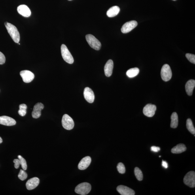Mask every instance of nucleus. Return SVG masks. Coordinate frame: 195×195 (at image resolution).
Listing matches in <instances>:
<instances>
[{
  "instance_id": "nucleus-7",
  "label": "nucleus",
  "mask_w": 195,
  "mask_h": 195,
  "mask_svg": "<svg viewBox=\"0 0 195 195\" xmlns=\"http://www.w3.org/2000/svg\"><path fill=\"white\" fill-rule=\"evenodd\" d=\"M62 125L64 128L67 130H71L74 127L73 120L70 116L65 114L63 116Z\"/></svg>"
},
{
  "instance_id": "nucleus-27",
  "label": "nucleus",
  "mask_w": 195,
  "mask_h": 195,
  "mask_svg": "<svg viewBox=\"0 0 195 195\" xmlns=\"http://www.w3.org/2000/svg\"><path fill=\"white\" fill-rule=\"evenodd\" d=\"M18 158L20 160V165L23 170H26L27 168V165L26 160L21 156H19Z\"/></svg>"
},
{
  "instance_id": "nucleus-3",
  "label": "nucleus",
  "mask_w": 195,
  "mask_h": 195,
  "mask_svg": "<svg viewBox=\"0 0 195 195\" xmlns=\"http://www.w3.org/2000/svg\"><path fill=\"white\" fill-rule=\"evenodd\" d=\"M61 56L64 60L69 64H72L74 62V59L73 56L69 52L67 47L63 44L61 47Z\"/></svg>"
},
{
  "instance_id": "nucleus-21",
  "label": "nucleus",
  "mask_w": 195,
  "mask_h": 195,
  "mask_svg": "<svg viewBox=\"0 0 195 195\" xmlns=\"http://www.w3.org/2000/svg\"><path fill=\"white\" fill-rule=\"evenodd\" d=\"M186 147L184 144L180 143L173 147L171 150V152L173 154H180L185 151Z\"/></svg>"
},
{
  "instance_id": "nucleus-29",
  "label": "nucleus",
  "mask_w": 195,
  "mask_h": 195,
  "mask_svg": "<svg viewBox=\"0 0 195 195\" xmlns=\"http://www.w3.org/2000/svg\"><path fill=\"white\" fill-rule=\"evenodd\" d=\"M118 172L121 174H124L126 172V168L124 165L122 163H118L117 166Z\"/></svg>"
},
{
  "instance_id": "nucleus-35",
  "label": "nucleus",
  "mask_w": 195,
  "mask_h": 195,
  "mask_svg": "<svg viewBox=\"0 0 195 195\" xmlns=\"http://www.w3.org/2000/svg\"><path fill=\"white\" fill-rule=\"evenodd\" d=\"M3 140L2 139V138L0 137V144L2 143Z\"/></svg>"
},
{
  "instance_id": "nucleus-36",
  "label": "nucleus",
  "mask_w": 195,
  "mask_h": 195,
  "mask_svg": "<svg viewBox=\"0 0 195 195\" xmlns=\"http://www.w3.org/2000/svg\"><path fill=\"white\" fill-rule=\"evenodd\" d=\"M173 1H176V0H173Z\"/></svg>"
},
{
  "instance_id": "nucleus-20",
  "label": "nucleus",
  "mask_w": 195,
  "mask_h": 195,
  "mask_svg": "<svg viewBox=\"0 0 195 195\" xmlns=\"http://www.w3.org/2000/svg\"><path fill=\"white\" fill-rule=\"evenodd\" d=\"M120 11V8L117 6L110 8L107 12V16L110 18L114 17L117 15Z\"/></svg>"
},
{
  "instance_id": "nucleus-37",
  "label": "nucleus",
  "mask_w": 195,
  "mask_h": 195,
  "mask_svg": "<svg viewBox=\"0 0 195 195\" xmlns=\"http://www.w3.org/2000/svg\"><path fill=\"white\" fill-rule=\"evenodd\" d=\"M69 1H71V0H69Z\"/></svg>"
},
{
  "instance_id": "nucleus-19",
  "label": "nucleus",
  "mask_w": 195,
  "mask_h": 195,
  "mask_svg": "<svg viewBox=\"0 0 195 195\" xmlns=\"http://www.w3.org/2000/svg\"><path fill=\"white\" fill-rule=\"evenodd\" d=\"M195 86V81L194 80H189L185 85V90L187 94L191 96Z\"/></svg>"
},
{
  "instance_id": "nucleus-2",
  "label": "nucleus",
  "mask_w": 195,
  "mask_h": 195,
  "mask_svg": "<svg viewBox=\"0 0 195 195\" xmlns=\"http://www.w3.org/2000/svg\"><path fill=\"white\" fill-rule=\"evenodd\" d=\"M91 186L89 183H81L76 187L75 192L78 194L81 195L88 194L91 190Z\"/></svg>"
},
{
  "instance_id": "nucleus-34",
  "label": "nucleus",
  "mask_w": 195,
  "mask_h": 195,
  "mask_svg": "<svg viewBox=\"0 0 195 195\" xmlns=\"http://www.w3.org/2000/svg\"><path fill=\"white\" fill-rule=\"evenodd\" d=\"M162 166L164 168H167L168 167V164L167 162L166 161L162 160Z\"/></svg>"
},
{
  "instance_id": "nucleus-12",
  "label": "nucleus",
  "mask_w": 195,
  "mask_h": 195,
  "mask_svg": "<svg viewBox=\"0 0 195 195\" xmlns=\"http://www.w3.org/2000/svg\"><path fill=\"white\" fill-rule=\"evenodd\" d=\"M16 123L15 120L9 116H0V124L7 126H14Z\"/></svg>"
},
{
  "instance_id": "nucleus-32",
  "label": "nucleus",
  "mask_w": 195,
  "mask_h": 195,
  "mask_svg": "<svg viewBox=\"0 0 195 195\" xmlns=\"http://www.w3.org/2000/svg\"><path fill=\"white\" fill-rule=\"evenodd\" d=\"M13 162L15 164V168L16 169H18L20 165V160H19V159H15L13 161Z\"/></svg>"
},
{
  "instance_id": "nucleus-26",
  "label": "nucleus",
  "mask_w": 195,
  "mask_h": 195,
  "mask_svg": "<svg viewBox=\"0 0 195 195\" xmlns=\"http://www.w3.org/2000/svg\"><path fill=\"white\" fill-rule=\"evenodd\" d=\"M134 172L135 177H136L137 179L139 181H142L143 179V175L140 169L138 168V167H135Z\"/></svg>"
},
{
  "instance_id": "nucleus-13",
  "label": "nucleus",
  "mask_w": 195,
  "mask_h": 195,
  "mask_svg": "<svg viewBox=\"0 0 195 195\" xmlns=\"http://www.w3.org/2000/svg\"><path fill=\"white\" fill-rule=\"evenodd\" d=\"M84 95L85 98L88 102L89 103L94 102L95 95L93 91L90 88L86 87L85 89Z\"/></svg>"
},
{
  "instance_id": "nucleus-17",
  "label": "nucleus",
  "mask_w": 195,
  "mask_h": 195,
  "mask_svg": "<svg viewBox=\"0 0 195 195\" xmlns=\"http://www.w3.org/2000/svg\"><path fill=\"white\" fill-rule=\"evenodd\" d=\"M17 10L19 14L25 17H29L31 15V10L26 5H21L18 6Z\"/></svg>"
},
{
  "instance_id": "nucleus-1",
  "label": "nucleus",
  "mask_w": 195,
  "mask_h": 195,
  "mask_svg": "<svg viewBox=\"0 0 195 195\" xmlns=\"http://www.w3.org/2000/svg\"><path fill=\"white\" fill-rule=\"evenodd\" d=\"M5 25L8 33L13 40L15 43L18 44L20 40V35L17 27L14 25L8 22H6Z\"/></svg>"
},
{
  "instance_id": "nucleus-23",
  "label": "nucleus",
  "mask_w": 195,
  "mask_h": 195,
  "mask_svg": "<svg viewBox=\"0 0 195 195\" xmlns=\"http://www.w3.org/2000/svg\"><path fill=\"white\" fill-rule=\"evenodd\" d=\"M139 70L138 68H134L128 70L127 72V76L129 78H133L137 76L139 73Z\"/></svg>"
},
{
  "instance_id": "nucleus-31",
  "label": "nucleus",
  "mask_w": 195,
  "mask_h": 195,
  "mask_svg": "<svg viewBox=\"0 0 195 195\" xmlns=\"http://www.w3.org/2000/svg\"><path fill=\"white\" fill-rule=\"evenodd\" d=\"M5 62V56L2 53L0 52V64H3Z\"/></svg>"
},
{
  "instance_id": "nucleus-6",
  "label": "nucleus",
  "mask_w": 195,
  "mask_h": 195,
  "mask_svg": "<svg viewBox=\"0 0 195 195\" xmlns=\"http://www.w3.org/2000/svg\"><path fill=\"white\" fill-rule=\"evenodd\" d=\"M184 184L190 188L195 186V173L194 171H190L185 175L184 179Z\"/></svg>"
},
{
  "instance_id": "nucleus-18",
  "label": "nucleus",
  "mask_w": 195,
  "mask_h": 195,
  "mask_svg": "<svg viewBox=\"0 0 195 195\" xmlns=\"http://www.w3.org/2000/svg\"><path fill=\"white\" fill-rule=\"evenodd\" d=\"M113 68V61L111 59H110L106 63L104 67L105 75L107 77H109L111 76Z\"/></svg>"
},
{
  "instance_id": "nucleus-22",
  "label": "nucleus",
  "mask_w": 195,
  "mask_h": 195,
  "mask_svg": "<svg viewBox=\"0 0 195 195\" xmlns=\"http://www.w3.org/2000/svg\"><path fill=\"white\" fill-rule=\"evenodd\" d=\"M178 116L176 112H173L171 116V122L170 126L172 128H176L178 126Z\"/></svg>"
},
{
  "instance_id": "nucleus-10",
  "label": "nucleus",
  "mask_w": 195,
  "mask_h": 195,
  "mask_svg": "<svg viewBox=\"0 0 195 195\" xmlns=\"http://www.w3.org/2000/svg\"><path fill=\"white\" fill-rule=\"evenodd\" d=\"M137 25V22L135 20L127 22L123 25L121 31L123 33H128L136 27Z\"/></svg>"
},
{
  "instance_id": "nucleus-33",
  "label": "nucleus",
  "mask_w": 195,
  "mask_h": 195,
  "mask_svg": "<svg viewBox=\"0 0 195 195\" xmlns=\"http://www.w3.org/2000/svg\"><path fill=\"white\" fill-rule=\"evenodd\" d=\"M151 151L154 152H158L160 150V148L156 146H153L151 147Z\"/></svg>"
},
{
  "instance_id": "nucleus-9",
  "label": "nucleus",
  "mask_w": 195,
  "mask_h": 195,
  "mask_svg": "<svg viewBox=\"0 0 195 195\" xmlns=\"http://www.w3.org/2000/svg\"><path fill=\"white\" fill-rule=\"evenodd\" d=\"M20 75L22 78L23 81L25 83H30L35 78L34 74L28 70L21 71Z\"/></svg>"
},
{
  "instance_id": "nucleus-28",
  "label": "nucleus",
  "mask_w": 195,
  "mask_h": 195,
  "mask_svg": "<svg viewBox=\"0 0 195 195\" xmlns=\"http://www.w3.org/2000/svg\"><path fill=\"white\" fill-rule=\"evenodd\" d=\"M27 174L24 170L20 169L19 173L18 175V177L21 180L24 181L27 179Z\"/></svg>"
},
{
  "instance_id": "nucleus-5",
  "label": "nucleus",
  "mask_w": 195,
  "mask_h": 195,
  "mask_svg": "<svg viewBox=\"0 0 195 195\" xmlns=\"http://www.w3.org/2000/svg\"><path fill=\"white\" fill-rule=\"evenodd\" d=\"M161 76L162 79L164 81L170 80L172 77V72L169 65L164 64L162 67L161 71Z\"/></svg>"
},
{
  "instance_id": "nucleus-8",
  "label": "nucleus",
  "mask_w": 195,
  "mask_h": 195,
  "mask_svg": "<svg viewBox=\"0 0 195 195\" xmlns=\"http://www.w3.org/2000/svg\"><path fill=\"white\" fill-rule=\"evenodd\" d=\"M156 110V105L151 104H148L144 107L143 113L148 117H152L155 114Z\"/></svg>"
},
{
  "instance_id": "nucleus-16",
  "label": "nucleus",
  "mask_w": 195,
  "mask_h": 195,
  "mask_svg": "<svg viewBox=\"0 0 195 195\" xmlns=\"http://www.w3.org/2000/svg\"><path fill=\"white\" fill-rule=\"evenodd\" d=\"M91 161H92L91 158L89 156L85 157L82 159L78 164V169L81 170H83L86 169L90 166Z\"/></svg>"
},
{
  "instance_id": "nucleus-30",
  "label": "nucleus",
  "mask_w": 195,
  "mask_h": 195,
  "mask_svg": "<svg viewBox=\"0 0 195 195\" xmlns=\"http://www.w3.org/2000/svg\"><path fill=\"white\" fill-rule=\"evenodd\" d=\"M186 58L189 60L191 63L195 64V55L187 53L186 54Z\"/></svg>"
},
{
  "instance_id": "nucleus-25",
  "label": "nucleus",
  "mask_w": 195,
  "mask_h": 195,
  "mask_svg": "<svg viewBox=\"0 0 195 195\" xmlns=\"http://www.w3.org/2000/svg\"><path fill=\"white\" fill-rule=\"evenodd\" d=\"M19 110L18 113L21 116H24L27 114V106L25 104H22L19 105Z\"/></svg>"
},
{
  "instance_id": "nucleus-11",
  "label": "nucleus",
  "mask_w": 195,
  "mask_h": 195,
  "mask_svg": "<svg viewBox=\"0 0 195 195\" xmlns=\"http://www.w3.org/2000/svg\"><path fill=\"white\" fill-rule=\"evenodd\" d=\"M44 106L41 103H38L35 105L33 107V111L32 112V116L35 118H38L40 117L41 115V111L44 109Z\"/></svg>"
},
{
  "instance_id": "nucleus-4",
  "label": "nucleus",
  "mask_w": 195,
  "mask_h": 195,
  "mask_svg": "<svg viewBox=\"0 0 195 195\" xmlns=\"http://www.w3.org/2000/svg\"><path fill=\"white\" fill-rule=\"evenodd\" d=\"M86 39L91 48L96 50L100 49L101 47V42L94 35H87L86 36Z\"/></svg>"
},
{
  "instance_id": "nucleus-15",
  "label": "nucleus",
  "mask_w": 195,
  "mask_h": 195,
  "mask_svg": "<svg viewBox=\"0 0 195 195\" xmlns=\"http://www.w3.org/2000/svg\"><path fill=\"white\" fill-rule=\"evenodd\" d=\"M39 184V178L35 177L30 179L27 181L26 184L27 189L28 190H32L37 187Z\"/></svg>"
},
{
  "instance_id": "nucleus-24",
  "label": "nucleus",
  "mask_w": 195,
  "mask_h": 195,
  "mask_svg": "<svg viewBox=\"0 0 195 195\" xmlns=\"http://www.w3.org/2000/svg\"><path fill=\"white\" fill-rule=\"evenodd\" d=\"M186 127L188 130L192 134L195 135V129L191 120L188 118L186 121Z\"/></svg>"
},
{
  "instance_id": "nucleus-14",
  "label": "nucleus",
  "mask_w": 195,
  "mask_h": 195,
  "mask_svg": "<svg viewBox=\"0 0 195 195\" xmlns=\"http://www.w3.org/2000/svg\"><path fill=\"white\" fill-rule=\"evenodd\" d=\"M117 190L122 195H134V190L127 186L120 185L118 186Z\"/></svg>"
}]
</instances>
